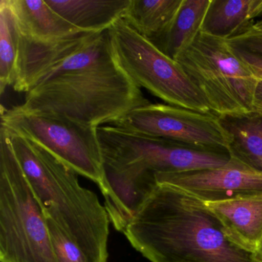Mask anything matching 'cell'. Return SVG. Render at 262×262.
<instances>
[{"mask_svg":"<svg viewBox=\"0 0 262 262\" xmlns=\"http://www.w3.org/2000/svg\"><path fill=\"white\" fill-rule=\"evenodd\" d=\"M252 27L255 29V30H262V19L257 21V22L252 26Z\"/></svg>","mask_w":262,"mask_h":262,"instance_id":"23","label":"cell"},{"mask_svg":"<svg viewBox=\"0 0 262 262\" xmlns=\"http://www.w3.org/2000/svg\"><path fill=\"white\" fill-rule=\"evenodd\" d=\"M219 119L231 139L230 156L262 171V113L222 116Z\"/></svg>","mask_w":262,"mask_h":262,"instance_id":"16","label":"cell"},{"mask_svg":"<svg viewBox=\"0 0 262 262\" xmlns=\"http://www.w3.org/2000/svg\"><path fill=\"white\" fill-rule=\"evenodd\" d=\"M1 126L39 144L103 188V155L96 127L58 115L27 111L21 105L2 110Z\"/></svg>","mask_w":262,"mask_h":262,"instance_id":"8","label":"cell"},{"mask_svg":"<svg viewBox=\"0 0 262 262\" xmlns=\"http://www.w3.org/2000/svg\"><path fill=\"white\" fill-rule=\"evenodd\" d=\"M4 128L47 222L90 262H107L110 219L96 193L81 186L79 174L43 147Z\"/></svg>","mask_w":262,"mask_h":262,"instance_id":"4","label":"cell"},{"mask_svg":"<svg viewBox=\"0 0 262 262\" xmlns=\"http://www.w3.org/2000/svg\"><path fill=\"white\" fill-rule=\"evenodd\" d=\"M19 31L10 0L0 1V93L16 79Z\"/></svg>","mask_w":262,"mask_h":262,"instance_id":"19","label":"cell"},{"mask_svg":"<svg viewBox=\"0 0 262 262\" xmlns=\"http://www.w3.org/2000/svg\"><path fill=\"white\" fill-rule=\"evenodd\" d=\"M0 261L58 262L42 207L3 127L0 131Z\"/></svg>","mask_w":262,"mask_h":262,"instance_id":"5","label":"cell"},{"mask_svg":"<svg viewBox=\"0 0 262 262\" xmlns=\"http://www.w3.org/2000/svg\"><path fill=\"white\" fill-rule=\"evenodd\" d=\"M262 19V0H211L202 33L228 39Z\"/></svg>","mask_w":262,"mask_h":262,"instance_id":"15","label":"cell"},{"mask_svg":"<svg viewBox=\"0 0 262 262\" xmlns=\"http://www.w3.org/2000/svg\"><path fill=\"white\" fill-rule=\"evenodd\" d=\"M19 34L38 42H54L83 33L50 8L45 0H10Z\"/></svg>","mask_w":262,"mask_h":262,"instance_id":"14","label":"cell"},{"mask_svg":"<svg viewBox=\"0 0 262 262\" xmlns=\"http://www.w3.org/2000/svg\"><path fill=\"white\" fill-rule=\"evenodd\" d=\"M182 4V0H131L123 19L157 47L168 34Z\"/></svg>","mask_w":262,"mask_h":262,"instance_id":"17","label":"cell"},{"mask_svg":"<svg viewBox=\"0 0 262 262\" xmlns=\"http://www.w3.org/2000/svg\"><path fill=\"white\" fill-rule=\"evenodd\" d=\"M97 131L105 170L101 191L110 222L122 233L157 186L156 174L216 168L231 157L226 151L202 149L112 125Z\"/></svg>","mask_w":262,"mask_h":262,"instance_id":"3","label":"cell"},{"mask_svg":"<svg viewBox=\"0 0 262 262\" xmlns=\"http://www.w3.org/2000/svg\"><path fill=\"white\" fill-rule=\"evenodd\" d=\"M205 203L231 241L258 254L262 242V194Z\"/></svg>","mask_w":262,"mask_h":262,"instance_id":"12","label":"cell"},{"mask_svg":"<svg viewBox=\"0 0 262 262\" xmlns=\"http://www.w3.org/2000/svg\"><path fill=\"white\" fill-rule=\"evenodd\" d=\"M110 125L202 149L228 152L231 142L219 116L174 105L149 103L135 108Z\"/></svg>","mask_w":262,"mask_h":262,"instance_id":"9","label":"cell"},{"mask_svg":"<svg viewBox=\"0 0 262 262\" xmlns=\"http://www.w3.org/2000/svg\"><path fill=\"white\" fill-rule=\"evenodd\" d=\"M123 234L151 262H262L234 243L200 199L158 184Z\"/></svg>","mask_w":262,"mask_h":262,"instance_id":"2","label":"cell"},{"mask_svg":"<svg viewBox=\"0 0 262 262\" xmlns=\"http://www.w3.org/2000/svg\"><path fill=\"white\" fill-rule=\"evenodd\" d=\"M258 79L254 98V112L262 113V75L257 76Z\"/></svg>","mask_w":262,"mask_h":262,"instance_id":"22","label":"cell"},{"mask_svg":"<svg viewBox=\"0 0 262 262\" xmlns=\"http://www.w3.org/2000/svg\"><path fill=\"white\" fill-rule=\"evenodd\" d=\"M174 60L217 116L254 112L258 79L234 54L226 39L199 33Z\"/></svg>","mask_w":262,"mask_h":262,"instance_id":"6","label":"cell"},{"mask_svg":"<svg viewBox=\"0 0 262 262\" xmlns=\"http://www.w3.org/2000/svg\"><path fill=\"white\" fill-rule=\"evenodd\" d=\"M157 184L179 188L204 202L262 194V171L236 158L216 168L156 176Z\"/></svg>","mask_w":262,"mask_h":262,"instance_id":"10","label":"cell"},{"mask_svg":"<svg viewBox=\"0 0 262 262\" xmlns=\"http://www.w3.org/2000/svg\"><path fill=\"white\" fill-rule=\"evenodd\" d=\"M58 262H90L83 251L56 225L47 222Z\"/></svg>","mask_w":262,"mask_h":262,"instance_id":"21","label":"cell"},{"mask_svg":"<svg viewBox=\"0 0 262 262\" xmlns=\"http://www.w3.org/2000/svg\"><path fill=\"white\" fill-rule=\"evenodd\" d=\"M66 21L81 31L102 33L123 19L131 0H45Z\"/></svg>","mask_w":262,"mask_h":262,"instance_id":"13","label":"cell"},{"mask_svg":"<svg viewBox=\"0 0 262 262\" xmlns=\"http://www.w3.org/2000/svg\"><path fill=\"white\" fill-rule=\"evenodd\" d=\"M149 103L119 65L105 30L53 66L20 105L98 128Z\"/></svg>","mask_w":262,"mask_h":262,"instance_id":"1","label":"cell"},{"mask_svg":"<svg viewBox=\"0 0 262 262\" xmlns=\"http://www.w3.org/2000/svg\"><path fill=\"white\" fill-rule=\"evenodd\" d=\"M108 31L118 62L139 88L148 90L168 105L213 114L181 66L125 19H119Z\"/></svg>","mask_w":262,"mask_h":262,"instance_id":"7","label":"cell"},{"mask_svg":"<svg viewBox=\"0 0 262 262\" xmlns=\"http://www.w3.org/2000/svg\"><path fill=\"white\" fill-rule=\"evenodd\" d=\"M226 40L234 54L256 77L262 75V30L251 27Z\"/></svg>","mask_w":262,"mask_h":262,"instance_id":"20","label":"cell"},{"mask_svg":"<svg viewBox=\"0 0 262 262\" xmlns=\"http://www.w3.org/2000/svg\"><path fill=\"white\" fill-rule=\"evenodd\" d=\"M211 0H182L177 16L157 48L171 59L188 48L202 31Z\"/></svg>","mask_w":262,"mask_h":262,"instance_id":"18","label":"cell"},{"mask_svg":"<svg viewBox=\"0 0 262 262\" xmlns=\"http://www.w3.org/2000/svg\"><path fill=\"white\" fill-rule=\"evenodd\" d=\"M95 34L83 32L54 42H38L19 33L13 90L28 93L53 66L82 48Z\"/></svg>","mask_w":262,"mask_h":262,"instance_id":"11","label":"cell"},{"mask_svg":"<svg viewBox=\"0 0 262 262\" xmlns=\"http://www.w3.org/2000/svg\"><path fill=\"white\" fill-rule=\"evenodd\" d=\"M258 255L260 257V258L262 260V242L261 245H260V249L258 251Z\"/></svg>","mask_w":262,"mask_h":262,"instance_id":"24","label":"cell"}]
</instances>
